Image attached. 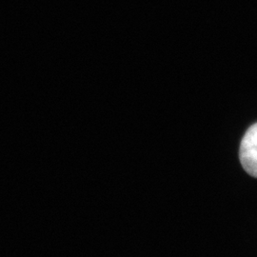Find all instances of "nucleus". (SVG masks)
I'll return each mask as SVG.
<instances>
[{
    "label": "nucleus",
    "instance_id": "nucleus-1",
    "mask_svg": "<svg viewBox=\"0 0 257 257\" xmlns=\"http://www.w3.org/2000/svg\"><path fill=\"white\" fill-rule=\"evenodd\" d=\"M239 159L248 175L257 178V123L250 126L242 138Z\"/></svg>",
    "mask_w": 257,
    "mask_h": 257
}]
</instances>
